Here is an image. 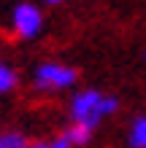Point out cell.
<instances>
[{"label": "cell", "mask_w": 146, "mask_h": 148, "mask_svg": "<svg viewBox=\"0 0 146 148\" xmlns=\"http://www.w3.org/2000/svg\"><path fill=\"white\" fill-rule=\"evenodd\" d=\"M119 108V100L116 97H106L95 89H87V92H79L71 102V113H73V121L76 124H84L87 129H95L100 124L103 116H111Z\"/></svg>", "instance_id": "cell-1"}, {"label": "cell", "mask_w": 146, "mask_h": 148, "mask_svg": "<svg viewBox=\"0 0 146 148\" xmlns=\"http://www.w3.org/2000/svg\"><path fill=\"white\" fill-rule=\"evenodd\" d=\"M76 70L68 65H57V62H44L35 67V86L38 89H68L76 84Z\"/></svg>", "instance_id": "cell-2"}, {"label": "cell", "mask_w": 146, "mask_h": 148, "mask_svg": "<svg viewBox=\"0 0 146 148\" xmlns=\"http://www.w3.org/2000/svg\"><path fill=\"white\" fill-rule=\"evenodd\" d=\"M41 27H44V16L33 3H19L14 8V32L19 38H24V40L35 38Z\"/></svg>", "instance_id": "cell-3"}, {"label": "cell", "mask_w": 146, "mask_h": 148, "mask_svg": "<svg viewBox=\"0 0 146 148\" xmlns=\"http://www.w3.org/2000/svg\"><path fill=\"white\" fill-rule=\"evenodd\" d=\"M89 135H92V129H87L84 124H76V121L65 129V137H68L71 145H87L89 143Z\"/></svg>", "instance_id": "cell-4"}, {"label": "cell", "mask_w": 146, "mask_h": 148, "mask_svg": "<svg viewBox=\"0 0 146 148\" xmlns=\"http://www.w3.org/2000/svg\"><path fill=\"white\" fill-rule=\"evenodd\" d=\"M130 145H133V148H146V116H141V119L133 121V129H130Z\"/></svg>", "instance_id": "cell-5"}, {"label": "cell", "mask_w": 146, "mask_h": 148, "mask_svg": "<svg viewBox=\"0 0 146 148\" xmlns=\"http://www.w3.org/2000/svg\"><path fill=\"white\" fill-rule=\"evenodd\" d=\"M14 86H16V73H14L6 62H0V94L11 92Z\"/></svg>", "instance_id": "cell-6"}, {"label": "cell", "mask_w": 146, "mask_h": 148, "mask_svg": "<svg viewBox=\"0 0 146 148\" xmlns=\"http://www.w3.org/2000/svg\"><path fill=\"white\" fill-rule=\"evenodd\" d=\"M46 148H73V145L68 143V137L62 135V137H57V140H51V143H49Z\"/></svg>", "instance_id": "cell-7"}, {"label": "cell", "mask_w": 146, "mask_h": 148, "mask_svg": "<svg viewBox=\"0 0 146 148\" xmlns=\"http://www.w3.org/2000/svg\"><path fill=\"white\" fill-rule=\"evenodd\" d=\"M24 148H46L44 143H33V145H24Z\"/></svg>", "instance_id": "cell-8"}, {"label": "cell", "mask_w": 146, "mask_h": 148, "mask_svg": "<svg viewBox=\"0 0 146 148\" xmlns=\"http://www.w3.org/2000/svg\"><path fill=\"white\" fill-rule=\"evenodd\" d=\"M46 3H49V5H54V3H60V0H46Z\"/></svg>", "instance_id": "cell-9"}, {"label": "cell", "mask_w": 146, "mask_h": 148, "mask_svg": "<svg viewBox=\"0 0 146 148\" xmlns=\"http://www.w3.org/2000/svg\"><path fill=\"white\" fill-rule=\"evenodd\" d=\"M143 59H146V54H143Z\"/></svg>", "instance_id": "cell-10"}]
</instances>
